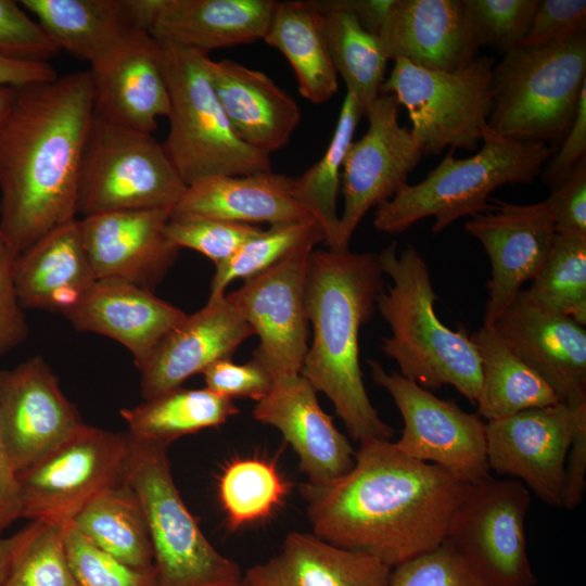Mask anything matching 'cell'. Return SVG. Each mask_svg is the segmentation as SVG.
Wrapping results in <instances>:
<instances>
[{
    "label": "cell",
    "mask_w": 586,
    "mask_h": 586,
    "mask_svg": "<svg viewBox=\"0 0 586 586\" xmlns=\"http://www.w3.org/2000/svg\"><path fill=\"white\" fill-rule=\"evenodd\" d=\"M59 52L43 27L18 2L0 0V58L49 63Z\"/></svg>",
    "instance_id": "bcb514c9"
},
{
    "label": "cell",
    "mask_w": 586,
    "mask_h": 586,
    "mask_svg": "<svg viewBox=\"0 0 586 586\" xmlns=\"http://www.w3.org/2000/svg\"><path fill=\"white\" fill-rule=\"evenodd\" d=\"M494 58L479 55L455 71H432L395 60L381 93L404 106L423 155L447 146L475 151L492 111Z\"/></svg>",
    "instance_id": "30bf717a"
},
{
    "label": "cell",
    "mask_w": 586,
    "mask_h": 586,
    "mask_svg": "<svg viewBox=\"0 0 586 586\" xmlns=\"http://www.w3.org/2000/svg\"><path fill=\"white\" fill-rule=\"evenodd\" d=\"M97 117L153 133L170 110L163 48L150 33L133 34L90 64Z\"/></svg>",
    "instance_id": "44dd1931"
},
{
    "label": "cell",
    "mask_w": 586,
    "mask_h": 586,
    "mask_svg": "<svg viewBox=\"0 0 586 586\" xmlns=\"http://www.w3.org/2000/svg\"><path fill=\"white\" fill-rule=\"evenodd\" d=\"M481 144L467 158H456L451 149L423 180L407 183L377 206L374 228L396 234L433 217L432 231L440 233L462 217L487 211L489 195L499 187L533 182L555 151L544 142L502 137L488 126Z\"/></svg>",
    "instance_id": "5b68a950"
},
{
    "label": "cell",
    "mask_w": 586,
    "mask_h": 586,
    "mask_svg": "<svg viewBox=\"0 0 586 586\" xmlns=\"http://www.w3.org/2000/svg\"><path fill=\"white\" fill-rule=\"evenodd\" d=\"M238 412L233 399L206 387H178L136 407L122 409L120 416L131 436L168 447L181 436L224 424Z\"/></svg>",
    "instance_id": "d590c367"
},
{
    "label": "cell",
    "mask_w": 586,
    "mask_h": 586,
    "mask_svg": "<svg viewBox=\"0 0 586 586\" xmlns=\"http://www.w3.org/2000/svg\"><path fill=\"white\" fill-rule=\"evenodd\" d=\"M373 382L393 398L404 421L397 449L412 459L436 464L457 480L473 484L489 476L485 422L419 384L368 360Z\"/></svg>",
    "instance_id": "4fadbf2b"
},
{
    "label": "cell",
    "mask_w": 586,
    "mask_h": 586,
    "mask_svg": "<svg viewBox=\"0 0 586 586\" xmlns=\"http://www.w3.org/2000/svg\"><path fill=\"white\" fill-rule=\"evenodd\" d=\"M378 256L392 282L377 301L391 329L382 340L383 354L396 362L402 377L430 391L451 385L476 404L482 383L477 349L464 326L453 330L437 317L438 296L423 256L411 244L398 253L396 242Z\"/></svg>",
    "instance_id": "277c9868"
},
{
    "label": "cell",
    "mask_w": 586,
    "mask_h": 586,
    "mask_svg": "<svg viewBox=\"0 0 586 586\" xmlns=\"http://www.w3.org/2000/svg\"><path fill=\"white\" fill-rule=\"evenodd\" d=\"M18 254L0 231V360L20 345L28 333L14 278Z\"/></svg>",
    "instance_id": "681fc988"
},
{
    "label": "cell",
    "mask_w": 586,
    "mask_h": 586,
    "mask_svg": "<svg viewBox=\"0 0 586 586\" xmlns=\"http://www.w3.org/2000/svg\"><path fill=\"white\" fill-rule=\"evenodd\" d=\"M21 518L17 474L15 473L0 428V536Z\"/></svg>",
    "instance_id": "db71d44e"
},
{
    "label": "cell",
    "mask_w": 586,
    "mask_h": 586,
    "mask_svg": "<svg viewBox=\"0 0 586 586\" xmlns=\"http://www.w3.org/2000/svg\"><path fill=\"white\" fill-rule=\"evenodd\" d=\"M317 393L301 374L279 379L257 402L253 417L282 434L296 453L308 483L323 484L353 468L355 450L321 408Z\"/></svg>",
    "instance_id": "7402d4cb"
},
{
    "label": "cell",
    "mask_w": 586,
    "mask_h": 586,
    "mask_svg": "<svg viewBox=\"0 0 586 586\" xmlns=\"http://www.w3.org/2000/svg\"><path fill=\"white\" fill-rule=\"evenodd\" d=\"M275 0H156L150 34L203 54L263 40Z\"/></svg>",
    "instance_id": "f1b7e54d"
},
{
    "label": "cell",
    "mask_w": 586,
    "mask_h": 586,
    "mask_svg": "<svg viewBox=\"0 0 586 586\" xmlns=\"http://www.w3.org/2000/svg\"><path fill=\"white\" fill-rule=\"evenodd\" d=\"M326 234L318 220L280 224L262 230L247 240L228 260L215 266L208 298L225 295L237 279L246 280L271 267L306 243L324 242Z\"/></svg>",
    "instance_id": "ab89813d"
},
{
    "label": "cell",
    "mask_w": 586,
    "mask_h": 586,
    "mask_svg": "<svg viewBox=\"0 0 586 586\" xmlns=\"http://www.w3.org/2000/svg\"><path fill=\"white\" fill-rule=\"evenodd\" d=\"M219 102L235 135L260 152L288 144L301 120L296 101L267 74L233 60L208 61Z\"/></svg>",
    "instance_id": "83f0119b"
},
{
    "label": "cell",
    "mask_w": 586,
    "mask_h": 586,
    "mask_svg": "<svg viewBox=\"0 0 586 586\" xmlns=\"http://www.w3.org/2000/svg\"><path fill=\"white\" fill-rule=\"evenodd\" d=\"M571 409L575 430L565 466L563 508L568 510H574L582 502L586 486V404Z\"/></svg>",
    "instance_id": "f5cc1de1"
},
{
    "label": "cell",
    "mask_w": 586,
    "mask_h": 586,
    "mask_svg": "<svg viewBox=\"0 0 586 586\" xmlns=\"http://www.w3.org/2000/svg\"><path fill=\"white\" fill-rule=\"evenodd\" d=\"M399 104L381 93L369 107L365 135L349 144L343 163V211L331 250H346L367 213L407 184L423 155L410 128L398 122Z\"/></svg>",
    "instance_id": "9a60e30c"
},
{
    "label": "cell",
    "mask_w": 586,
    "mask_h": 586,
    "mask_svg": "<svg viewBox=\"0 0 586 586\" xmlns=\"http://www.w3.org/2000/svg\"><path fill=\"white\" fill-rule=\"evenodd\" d=\"M586 156V88L582 91L574 122L558 151L550 156L540 174L552 188L560 184L575 165Z\"/></svg>",
    "instance_id": "816d5d0a"
},
{
    "label": "cell",
    "mask_w": 586,
    "mask_h": 586,
    "mask_svg": "<svg viewBox=\"0 0 586 586\" xmlns=\"http://www.w3.org/2000/svg\"><path fill=\"white\" fill-rule=\"evenodd\" d=\"M387 586H487L447 543L391 569Z\"/></svg>",
    "instance_id": "f6af8a7d"
},
{
    "label": "cell",
    "mask_w": 586,
    "mask_h": 586,
    "mask_svg": "<svg viewBox=\"0 0 586 586\" xmlns=\"http://www.w3.org/2000/svg\"><path fill=\"white\" fill-rule=\"evenodd\" d=\"M252 335L253 329L226 294L208 298L203 308L187 315L156 345L140 370L142 397L148 400L181 387L214 361L230 358Z\"/></svg>",
    "instance_id": "603a6c76"
},
{
    "label": "cell",
    "mask_w": 586,
    "mask_h": 586,
    "mask_svg": "<svg viewBox=\"0 0 586 586\" xmlns=\"http://www.w3.org/2000/svg\"><path fill=\"white\" fill-rule=\"evenodd\" d=\"M202 374L207 390L230 399L244 397L259 402L273 385L270 374L252 359L241 365L230 358L218 359Z\"/></svg>",
    "instance_id": "c3c4849f"
},
{
    "label": "cell",
    "mask_w": 586,
    "mask_h": 586,
    "mask_svg": "<svg viewBox=\"0 0 586 586\" xmlns=\"http://www.w3.org/2000/svg\"><path fill=\"white\" fill-rule=\"evenodd\" d=\"M470 484L400 453L394 442L359 443L353 468L300 493L313 533L391 569L441 545Z\"/></svg>",
    "instance_id": "6da1fadb"
},
{
    "label": "cell",
    "mask_w": 586,
    "mask_h": 586,
    "mask_svg": "<svg viewBox=\"0 0 586 586\" xmlns=\"http://www.w3.org/2000/svg\"><path fill=\"white\" fill-rule=\"evenodd\" d=\"M72 525L126 565L154 571L145 515L139 498L126 481L94 497L78 512Z\"/></svg>",
    "instance_id": "836d02e7"
},
{
    "label": "cell",
    "mask_w": 586,
    "mask_h": 586,
    "mask_svg": "<svg viewBox=\"0 0 586 586\" xmlns=\"http://www.w3.org/2000/svg\"><path fill=\"white\" fill-rule=\"evenodd\" d=\"M540 0H462L479 48L508 53L520 47Z\"/></svg>",
    "instance_id": "b9f144b4"
},
{
    "label": "cell",
    "mask_w": 586,
    "mask_h": 586,
    "mask_svg": "<svg viewBox=\"0 0 586 586\" xmlns=\"http://www.w3.org/2000/svg\"><path fill=\"white\" fill-rule=\"evenodd\" d=\"M65 527L40 522L16 556L4 586H78L64 540Z\"/></svg>",
    "instance_id": "60d3db41"
},
{
    "label": "cell",
    "mask_w": 586,
    "mask_h": 586,
    "mask_svg": "<svg viewBox=\"0 0 586 586\" xmlns=\"http://www.w3.org/2000/svg\"><path fill=\"white\" fill-rule=\"evenodd\" d=\"M163 143L151 133L94 114L80 167L77 211L84 217L170 209L187 189Z\"/></svg>",
    "instance_id": "9c48e42d"
},
{
    "label": "cell",
    "mask_w": 586,
    "mask_h": 586,
    "mask_svg": "<svg viewBox=\"0 0 586 586\" xmlns=\"http://www.w3.org/2000/svg\"><path fill=\"white\" fill-rule=\"evenodd\" d=\"M161 44L170 98L163 145L186 184L272 170L270 155L244 143L232 129L209 77L208 55Z\"/></svg>",
    "instance_id": "52a82bcc"
},
{
    "label": "cell",
    "mask_w": 586,
    "mask_h": 586,
    "mask_svg": "<svg viewBox=\"0 0 586 586\" xmlns=\"http://www.w3.org/2000/svg\"><path fill=\"white\" fill-rule=\"evenodd\" d=\"M263 40L288 60L307 101L321 104L336 93L337 73L315 1H277Z\"/></svg>",
    "instance_id": "1f68e13d"
},
{
    "label": "cell",
    "mask_w": 586,
    "mask_h": 586,
    "mask_svg": "<svg viewBox=\"0 0 586 586\" xmlns=\"http://www.w3.org/2000/svg\"><path fill=\"white\" fill-rule=\"evenodd\" d=\"M390 573L388 565L370 555L293 531L276 555L243 575L254 586H387Z\"/></svg>",
    "instance_id": "f546056e"
},
{
    "label": "cell",
    "mask_w": 586,
    "mask_h": 586,
    "mask_svg": "<svg viewBox=\"0 0 586 586\" xmlns=\"http://www.w3.org/2000/svg\"><path fill=\"white\" fill-rule=\"evenodd\" d=\"M482 369L476 400L486 421L560 403L555 391L507 346L493 326H482L470 335Z\"/></svg>",
    "instance_id": "d6a6232c"
},
{
    "label": "cell",
    "mask_w": 586,
    "mask_h": 586,
    "mask_svg": "<svg viewBox=\"0 0 586 586\" xmlns=\"http://www.w3.org/2000/svg\"><path fill=\"white\" fill-rule=\"evenodd\" d=\"M15 286L23 308L64 314L97 280L80 237L79 220L66 222L18 254Z\"/></svg>",
    "instance_id": "4dcf8cb0"
},
{
    "label": "cell",
    "mask_w": 586,
    "mask_h": 586,
    "mask_svg": "<svg viewBox=\"0 0 586 586\" xmlns=\"http://www.w3.org/2000/svg\"><path fill=\"white\" fill-rule=\"evenodd\" d=\"M530 506L522 482L489 475L469 485L445 542L487 586H533L524 527Z\"/></svg>",
    "instance_id": "7c38bea8"
},
{
    "label": "cell",
    "mask_w": 586,
    "mask_h": 586,
    "mask_svg": "<svg viewBox=\"0 0 586 586\" xmlns=\"http://www.w3.org/2000/svg\"><path fill=\"white\" fill-rule=\"evenodd\" d=\"M585 88L586 34L518 47L494 65L487 126L502 137L555 149L571 128Z\"/></svg>",
    "instance_id": "8992f818"
},
{
    "label": "cell",
    "mask_w": 586,
    "mask_h": 586,
    "mask_svg": "<svg viewBox=\"0 0 586 586\" xmlns=\"http://www.w3.org/2000/svg\"><path fill=\"white\" fill-rule=\"evenodd\" d=\"M189 218L270 226L316 219L296 199L293 177L272 170L211 177L189 184L171 208L170 219Z\"/></svg>",
    "instance_id": "484cf974"
},
{
    "label": "cell",
    "mask_w": 586,
    "mask_h": 586,
    "mask_svg": "<svg viewBox=\"0 0 586 586\" xmlns=\"http://www.w3.org/2000/svg\"><path fill=\"white\" fill-rule=\"evenodd\" d=\"M59 50L94 63L133 34L150 31L156 0H22Z\"/></svg>",
    "instance_id": "4316f807"
},
{
    "label": "cell",
    "mask_w": 586,
    "mask_h": 586,
    "mask_svg": "<svg viewBox=\"0 0 586 586\" xmlns=\"http://www.w3.org/2000/svg\"><path fill=\"white\" fill-rule=\"evenodd\" d=\"M40 522L31 521L24 528L9 537L0 536V586H4L11 566L23 547L39 528Z\"/></svg>",
    "instance_id": "9f6ffc18"
},
{
    "label": "cell",
    "mask_w": 586,
    "mask_h": 586,
    "mask_svg": "<svg viewBox=\"0 0 586 586\" xmlns=\"http://www.w3.org/2000/svg\"><path fill=\"white\" fill-rule=\"evenodd\" d=\"M277 467L260 458L231 460L218 480V496L231 530L269 517L289 494Z\"/></svg>",
    "instance_id": "74e56055"
},
{
    "label": "cell",
    "mask_w": 586,
    "mask_h": 586,
    "mask_svg": "<svg viewBox=\"0 0 586 586\" xmlns=\"http://www.w3.org/2000/svg\"><path fill=\"white\" fill-rule=\"evenodd\" d=\"M263 229L256 225L218 219H169L166 234L178 249L196 251L215 266L228 260L251 238Z\"/></svg>",
    "instance_id": "ee69618b"
},
{
    "label": "cell",
    "mask_w": 586,
    "mask_h": 586,
    "mask_svg": "<svg viewBox=\"0 0 586 586\" xmlns=\"http://www.w3.org/2000/svg\"><path fill=\"white\" fill-rule=\"evenodd\" d=\"M493 327L510 351L569 407L586 404V330L522 289Z\"/></svg>",
    "instance_id": "d6986e66"
},
{
    "label": "cell",
    "mask_w": 586,
    "mask_h": 586,
    "mask_svg": "<svg viewBox=\"0 0 586 586\" xmlns=\"http://www.w3.org/2000/svg\"><path fill=\"white\" fill-rule=\"evenodd\" d=\"M15 90L12 87H0V126L13 103Z\"/></svg>",
    "instance_id": "680465c9"
},
{
    "label": "cell",
    "mask_w": 586,
    "mask_h": 586,
    "mask_svg": "<svg viewBox=\"0 0 586 586\" xmlns=\"http://www.w3.org/2000/svg\"><path fill=\"white\" fill-rule=\"evenodd\" d=\"M383 276L374 253L324 249L309 258L305 305L313 340L300 374L331 400L359 443L394 436L369 399L359 364V332L377 310Z\"/></svg>",
    "instance_id": "3957f363"
},
{
    "label": "cell",
    "mask_w": 586,
    "mask_h": 586,
    "mask_svg": "<svg viewBox=\"0 0 586 586\" xmlns=\"http://www.w3.org/2000/svg\"><path fill=\"white\" fill-rule=\"evenodd\" d=\"M228 586H254L250 581H247L244 575L237 582L228 585Z\"/></svg>",
    "instance_id": "91938a15"
},
{
    "label": "cell",
    "mask_w": 586,
    "mask_h": 586,
    "mask_svg": "<svg viewBox=\"0 0 586 586\" xmlns=\"http://www.w3.org/2000/svg\"><path fill=\"white\" fill-rule=\"evenodd\" d=\"M64 540L78 586H156L155 571L126 565L97 547L72 524L65 527Z\"/></svg>",
    "instance_id": "7bdbcfd3"
},
{
    "label": "cell",
    "mask_w": 586,
    "mask_h": 586,
    "mask_svg": "<svg viewBox=\"0 0 586 586\" xmlns=\"http://www.w3.org/2000/svg\"><path fill=\"white\" fill-rule=\"evenodd\" d=\"M545 309L586 326V238L556 233L549 254L526 289Z\"/></svg>",
    "instance_id": "f35d334b"
},
{
    "label": "cell",
    "mask_w": 586,
    "mask_h": 586,
    "mask_svg": "<svg viewBox=\"0 0 586 586\" xmlns=\"http://www.w3.org/2000/svg\"><path fill=\"white\" fill-rule=\"evenodd\" d=\"M58 76L50 63L21 62L0 58V87L22 88L49 81Z\"/></svg>",
    "instance_id": "11a10c76"
},
{
    "label": "cell",
    "mask_w": 586,
    "mask_h": 586,
    "mask_svg": "<svg viewBox=\"0 0 586 586\" xmlns=\"http://www.w3.org/2000/svg\"><path fill=\"white\" fill-rule=\"evenodd\" d=\"M393 0H345L348 9L371 34H378Z\"/></svg>",
    "instance_id": "6f0895ef"
},
{
    "label": "cell",
    "mask_w": 586,
    "mask_h": 586,
    "mask_svg": "<svg viewBox=\"0 0 586 586\" xmlns=\"http://www.w3.org/2000/svg\"><path fill=\"white\" fill-rule=\"evenodd\" d=\"M128 433L82 423L17 475L21 518L66 527L94 497L125 481Z\"/></svg>",
    "instance_id": "8fae6325"
},
{
    "label": "cell",
    "mask_w": 586,
    "mask_h": 586,
    "mask_svg": "<svg viewBox=\"0 0 586 586\" xmlns=\"http://www.w3.org/2000/svg\"><path fill=\"white\" fill-rule=\"evenodd\" d=\"M586 34L585 0H544L520 47H540Z\"/></svg>",
    "instance_id": "7dc6e473"
},
{
    "label": "cell",
    "mask_w": 586,
    "mask_h": 586,
    "mask_svg": "<svg viewBox=\"0 0 586 586\" xmlns=\"http://www.w3.org/2000/svg\"><path fill=\"white\" fill-rule=\"evenodd\" d=\"M316 245L306 243L297 247L226 294L258 336L252 360L273 382L300 374L308 351L305 290L309 258Z\"/></svg>",
    "instance_id": "5bb4252c"
},
{
    "label": "cell",
    "mask_w": 586,
    "mask_h": 586,
    "mask_svg": "<svg viewBox=\"0 0 586 586\" xmlns=\"http://www.w3.org/2000/svg\"><path fill=\"white\" fill-rule=\"evenodd\" d=\"M464 231L484 247L491 263L484 326H493L526 281L544 265L556 235L546 200L532 204L498 202L475 214Z\"/></svg>",
    "instance_id": "e0dca14e"
},
{
    "label": "cell",
    "mask_w": 586,
    "mask_h": 586,
    "mask_svg": "<svg viewBox=\"0 0 586 586\" xmlns=\"http://www.w3.org/2000/svg\"><path fill=\"white\" fill-rule=\"evenodd\" d=\"M63 315L79 331L120 343L139 370L160 341L187 316L150 290L112 279L95 280Z\"/></svg>",
    "instance_id": "d4e9b609"
},
{
    "label": "cell",
    "mask_w": 586,
    "mask_h": 586,
    "mask_svg": "<svg viewBox=\"0 0 586 586\" xmlns=\"http://www.w3.org/2000/svg\"><path fill=\"white\" fill-rule=\"evenodd\" d=\"M170 209L103 213L79 220L81 241L97 280H120L153 292L179 250L166 234Z\"/></svg>",
    "instance_id": "ffe728a7"
},
{
    "label": "cell",
    "mask_w": 586,
    "mask_h": 586,
    "mask_svg": "<svg viewBox=\"0 0 586 586\" xmlns=\"http://www.w3.org/2000/svg\"><path fill=\"white\" fill-rule=\"evenodd\" d=\"M337 75L364 116L381 94L387 62L379 38L365 29L345 0L315 1Z\"/></svg>",
    "instance_id": "e575fe53"
},
{
    "label": "cell",
    "mask_w": 586,
    "mask_h": 586,
    "mask_svg": "<svg viewBox=\"0 0 586 586\" xmlns=\"http://www.w3.org/2000/svg\"><path fill=\"white\" fill-rule=\"evenodd\" d=\"M125 481L143 509L156 586H228L243 576L202 533L176 487L167 446L128 433Z\"/></svg>",
    "instance_id": "ba28073f"
},
{
    "label": "cell",
    "mask_w": 586,
    "mask_h": 586,
    "mask_svg": "<svg viewBox=\"0 0 586 586\" xmlns=\"http://www.w3.org/2000/svg\"><path fill=\"white\" fill-rule=\"evenodd\" d=\"M575 417L564 403L485 422L491 470L522 481L543 502L563 507Z\"/></svg>",
    "instance_id": "2e32d148"
},
{
    "label": "cell",
    "mask_w": 586,
    "mask_h": 586,
    "mask_svg": "<svg viewBox=\"0 0 586 586\" xmlns=\"http://www.w3.org/2000/svg\"><path fill=\"white\" fill-rule=\"evenodd\" d=\"M82 423L42 357L0 371V428L17 475Z\"/></svg>",
    "instance_id": "ac0fdd59"
},
{
    "label": "cell",
    "mask_w": 586,
    "mask_h": 586,
    "mask_svg": "<svg viewBox=\"0 0 586 586\" xmlns=\"http://www.w3.org/2000/svg\"><path fill=\"white\" fill-rule=\"evenodd\" d=\"M556 233L586 238V156L546 199Z\"/></svg>",
    "instance_id": "f907efd6"
},
{
    "label": "cell",
    "mask_w": 586,
    "mask_h": 586,
    "mask_svg": "<svg viewBox=\"0 0 586 586\" xmlns=\"http://www.w3.org/2000/svg\"><path fill=\"white\" fill-rule=\"evenodd\" d=\"M93 120L90 71L16 88L0 126V231L18 253L76 219Z\"/></svg>",
    "instance_id": "7a4b0ae2"
},
{
    "label": "cell",
    "mask_w": 586,
    "mask_h": 586,
    "mask_svg": "<svg viewBox=\"0 0 586 586\" xmlns=\"http://www.w3.org/2000/svg\"><path fill=\"white\" fill-rule=\"evenodd\" d=\"M362 116L354 95L346 92L326 152L300 177L293 178L294 194L321 225L328 249L333 245L339 225L336 202L343 163Z\"/></svg>",
    "instance_id": "8d00e7d4"
},
{
    "label": "cell",
    "mask_w": 586,
    "mask_h": 586,
    "mask_svg": "<svg viewBox=\"0 0 586 586\" xmlns=\"http://www.w3.org/2000/svg\"><path fill=\"white\" fill-rule=\"evenodd\" d=\"M386 59L455 71L479 56L462 0H393L377 34Z\"/></svg>",
    "instance_id": "cb8c5ba5"
}]
</instances>
